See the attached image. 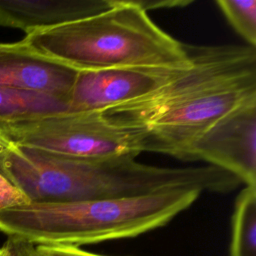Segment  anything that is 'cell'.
I'll list each match as a JSON object with an SVG mask.
<instances>
[{"instance_id": "9c48e42d", "label": "cell", "mask_w": 256, "mask_h": 256, "mask_svg": "<svg viewBox=\"0 0 256 256\" xmlns=\"http://www.w3.org/2000/svg\"><path fill=\"white\" fill-rule=\"evenodd\" d=\"M114 0H0V27L26 34L101 13Z\"/></svg>"}, {"instance_id": "5bb4252c", "label": "cell", "mask_w": 256, "mask_h": 256, "mask_svg": "<svg viewBox=\"0 0 256 256\" xmlns=\"http://www.w3.org/2000/svg\"><path fill=\"white\" fill-rule=\"evenodd\" d=\"M6 256H41L36 245L15 236H7L3 244Z\"/></svg>"}, {"instance_id": "277c9868", "label": "cell", "mask_w": 256, "mask_h": 256, "mask_svg": "<svg viewBox=\"0 0 256 256\" xmlns=\"http://www.w3.org/2000/svg\"><path fill=\"white\" fill-rule=\"evenodd\" d=\"M256 98V48L175 106L144 125L142 150L189 161L195 141L222 116Z\"/></svg>"}, {"instance_id": "e0dca14e", "label": "cell", "mask_w": 256, "mask_h": 256, "mask_svg": "<svg viewBox=\"0 0 256 256\" xmlns=\"http://www.w3.org/2000/svg\"><path fill=\"white\" fill-rule=\"evenodd\" d=\"M13 146L14 144L10 141V139L3 133L2 129L0 128V154L10 149Z\"/></svg>"}, {"instance_id": "4fadbf2b", "label": "cell", "mask_w": 256, "mask_h": 256, "mask_svg": "<svg viewBox=\"0 0 256 256\" xmlns=\"http://www.w3.org/2000/svg\"><path fill=\"white\" fill-rule=\"evenodd\" d=\"M28 203L23 192L0 171V210Z\"/></svg>"}, {"instance_id": "3957f363", "label": "cell", "mask_w": 256, "mask_h": 256, "mask_svg": "<svg viewBox=\"0 0 256 256\" xmlns=\"http://www.w3.org/2000/svg\"><path fill=\"white\" fill-rule=\"evenodd\" d=\"M21 42L78 71L190 64L186 44L160 29L131 0H114L101 13L33 31Z\"/></svg>"}, {"instance_id": "ac0fdd59", "label": "cell", "mask_w": 256, "mask_h": 256, "mask_svg": "<svg viewBox=\"0 0 256 256\" xmlns=\"http://www.w3.org/2000/svg\"><path fill=\"white\" fill-rule=\"evenodd\" d=\"M0 256H6V251H5V248L3 247V245L0 248Z\"/></svg>"}, {"instance_id": "30bf717a", "label": "cell", "mask_w": 256, "mask_h": 256, "mask_svg": "<svg viewBox=\"0 0 256 256\" xmlns=\"http://www.w3.org/2000/svg\"><path fill=\"white\" fill-rule=\"evenodd\" d=\"M66 110L67 102L54 96L0 86L1 129L4 126L31 122Z\"/></svg>"}, {"instance_id": "2e32d148", "label": "cell", "mask_w": 256, "mask_h": 256, "mask_svg": "<svg viewBox=\"0 0 256 256\" xmlns=\"http://www.w3.org/2000/svg\"><path fill=\"white\" fill-rule=\"evenodd\" d=\"M136 6L146 11L149 9H161V8H174L183 7L191 4V1H172V0H131Z\"/></svg>"}, {"instance_id": "9a60e30c", "label": "cell", "mask_w": 256, "mask_h": 256, "mask_svg": "<svg viewBox=\"0 0 256 256\" xmlns=\"http://www.w3.org/2000/svg\"><path fill=\"white\" fill-rule=\"evenodd\" d=\"M36 248L41 256H106L73 246L36 245Z\"/></svg>"}, {"instance_id": "5b68a950", "label": "cell", "mask_w": 256, "mask_h": 256, "mask_svg": "<svg viewBox=\"0 0 256 256\" xmlns=\"http://www.w3.org/2000/svg\"><path fill=\"white\" fill-rule=\"evenodd\" d=\"M15 145L74 158H136L140 133L109 123L101 111H62L31 122L2 127Z\"/></svg>"}, {"instance_id": "ba28073f", "label": "cell", "mask_w": 256, "mask_h": 256, "mask_svg": "<svg viewBox=\"0 0 256 256\" xmlns=\"http://www.w3.org/2000/svg\"><path fill=\"white\" fill-rule=\"evenodd\" d=\"M77 73L21 41L0 43V86L43 93L67 102Z\"/></svg>"}, {"instance_id": "7a4b0ae2", "label": "cell", "mask_w": 256, "mask_h": 256, "mask_svg": "<svg viewBox=\"0 0 256 256\" xmlns=\"http://www.w3.org/2000/svg\"><path fill=\"white\" fill-rule=\"evenodd\" d=\"M201 193L181 188L119 199L30 202L0 210V231L34 245L81 247L133 238L168 224Z\"/></svg>"}, {"instance_id": "6da1fadb", "label": "cell", "mask_w": 256, "mask_h": 256, "mask_svg": "<svg viewBox=\"0 0 256 256\" xmlns=\"http://www.w3.org/2000/svg\"><path fill=\"white\" fill-rule=\"evenodd\" d=\"M0 171L33 203L119 199L181 188L226 193L242 183L212 165L167 168L130 157L74 158L15 144L0 154Z\"/></svg>"}, {"instance_id": "52a82bcc", "label": "cell", "mask_w": 256, "mask_h": 256, "mask_svg": "<svg viewBox=\"0 0 256 256\" xmlns=\"http://www.w3.org/2000/svg\"><path fill=\"white\" fill-rule=\"evenodd\" d=\"M187 67H121L78 71L68 97V110L104 111L138 99L170 82Z\"/></svg>"}, {"instance_id": "8992f818", "label": "cell", "mask_w": 256, "mask_h": 256, "mask_svg": "<svg viewBox=\"0 0 256 256\" xmlns=\"http://www.w3.org/2000/svg\"><path fill=\"white\" fill-rule=\"evenodd\" d=\"M197 160L256 186V98L222 116L195 141L189 161Z\"/></svg>"}, {"instance_id": "7c38bea8", "label": "cell", "mask_w": 256, "mask_h": 256, "mask_svg": "<svg viewBox=\"0 0 256 256\" xmlns=\"http://www.w3.org/2000/svg\"><path fill=\"white\" fill-rule=\"evenodd\" d=\"M216 4L248 46L256 48V0H217Z\"/></svg>"}, {"instance_id": "8fae6325", "label": "cell", "mask_w": 256, "mask_h": 256, "mask_svg": "<svg viewBox=\"0 0 256 256\" xmlns=\"http://www.w3.org/2000/svg\"><path fill=\"white\" fill-rule=\"evenodd\" d=\"M230 256H256V186H246L236 198Z\"/></svg>"}]
</instances>
